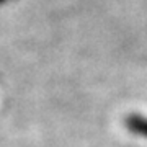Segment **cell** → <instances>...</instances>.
I'll use <instances>...</instances> for the list:
<instances>
[{
  "instance_id": "6da1fadb",
  "label": "cell",
  "mask_w": 147,
  "mask_h": 147,
  "mask_svg": "<svg viewBox=\"0 0 147 147\" xmlns=\"http://www.w3.org/2000/svg\"><path fill=\"white\" fill-rule=\"evenodd\" d=\"M124 126H126V129L131 134L147 139V116L132 113V115H129L124 119Z\"/></svg>"
}]
</instances>
